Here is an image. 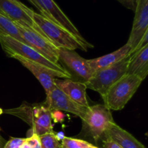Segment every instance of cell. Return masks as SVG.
Returning <instances> with one entry per match:
<instances>
[{
	"instance_id": "cell-1",
	"label": "cell",
	"mask_w": 148,
	"mask_h": 148,
	"mask_svg": "<svg viewBox=\"0 0 148 148\" xmlns=\"http://www.w3.org/2000/svg\"><path fill=\"white\" fill-rule=\"evenodd\" d=\"M31 17L34 23L38 26L47 38L56 47L75 51L76 49H79L85 51H86L88 49L93 48V46L85 39L82 40L78 38L72 33L42 14L33 11Z\"/></svg>"
},
{
	"instance_id": "cell-2",
	"label": "cell",
	"mask_w": 148,
	"mask_h": 148,
	"mask_svg": "<svg viewBox=\"0 0 148 148\" xmlns=\"http://www.w3.org/2000/svg\"><path fill=\"white\" fill-rule=\"evenodd\" d=\"M3 113L14 116L24 121L31 127L30 131L38 136L53 132L51 111L43 103H24L17 108L3 111Z\"/></svg>"
},
{
	"instance_id": "cell-3",
	"label": "cell",
	"mask_w": 148,
	"mask_h": 148,
	"mask_svg": "<svg viewBox=\"0 0 148 148\" xmlns=\"http://www.w3.org/2000/svg\"><path fill=\"white\" fill-rule=\"evenodd\" d=\"M143 80L139 77L126 74L101 96L103 104L110 110H122L137 92Z\"/></svg>"
},
{
	"instance_id": "cell-4",
	"label": "cell",
	"mask_w": 148,
	"mask_h": 148,
	"mask_svg": "<svg viewBox=\"0 0 148 148\" xmlns=\"http://www.w3.org/2000/svg\"><path fill=\"white\" fill-rule=\"evenodd\" d=\"M0 44L3 51L9 57L12 56H21L40 64L53 71L70 75L59 64L53 63L30 46L11 36L0 33Z\"/></svg>"
},
{
	"instance_id": "cell-5",
	"label": "cell",
	"mask_w": 148,
	"mask_h": 148,
	"mask_svg": "<svg viewBox=\"0 0 148 148\" xmlns=\"http://www.w3.org/2000/svg\"><path fill=\"white\" fill-rule=\"evenodd\" d=\"M130 58L131 54L111 66L95 71L90 79L85 82L87 89L96 91L101 96L103 95L113 84L126 75Z\"/></svg>"
},
{
	"instance_id": "cell-6",
	"label": "cell",
	"mask_w": 148,
	"mask_h": 148,
	"mask_svg": "<svg viewBox=\"0 0 148 148\" xmlns=\"http://www.w3.org/2000/svg\"><path fill=\"white\" fill-rule=\"evenodd\" d=\"M82 120L85 133L95 142L103 137L109 124L114 121L111 110L104 104L90 106Z\"/></svg>"
},
{
	"instance_id": "cell-7",
	"label": "cell",
	"mask_w": 148,
	"mask_h": 148,
	"mask_svg": "<svg viewBox=\"0 0 148 148\" xmlns=\"http://www.w3.org/2000/svg\"><path fill=\"white\" fill-rule=\"evenodd\" d=\"M59 63L72 77L77 79L78 82H88L94 73L88 59L79 56L75 50L59 48Z\"/></svg>"
},
{
	"instance_id": "cell-8",
	"label": "cell",
	"mask_w": 148,
	"mask_h": 148,
	"mask_svg": "<svg viewBox=\"0 0 148 148\" xmlns=\"http://www.w3.org/2000/svg\"><path fill=\"white\" fill-rule=\"evenodd\" d=\"M14 23L25 44L30 46L53 63L59 64V48L56 47L46 36L18 23Z\"/></svg>"
},
{
	"instance_id": "cell-9",
	"label": "cell",
	"mask_w": 148,
	"mask_h": 148,
	"mask_svg": "<svg viewBox=\"0 0 148 148\" xmlns=\"http://www.w3.org/2000/svg\"><path fill=\"white\" fill-rule=\"evenodd\" d=\"M30 3L40 11V14L66 29L78 38L85 40L76 26L53 0H31Z\"/></svg>"
},
{
	"instance_id": "cell-10",
	"label": "cell",
	"mask_w": 148,
	"mask_h": 148,
	"mask_svg": "<svg viewBox=\"0 0 148 148\" xmlns=\"http://www.w3.org/2000/svg\"><path fill=\"white\" fill-rule=\"evenodd\" d=\"M33 11V10L28 8L19 0H0V12L4 15L14 23H18L46 36L32 19L31 14Z\"/></svg>"
},
{
	"instance_id": "cell-11",
	"label": "cell",
	"mask_w": 148,
	"mask_h": 148,
	"mask_svg": "<svg viewBox=\"0 0 148 148\" xmlns=\"http://www.w3.org/2000/svg\"><path fill=\"white\" fill-rule=\"evenodd\" d=\"M43 104L49 111H66L77 116L81 119L88 110L87 107L82 106L71 99L56 85H54L50 92L46 94V101Z\"/></svg>"
},
{
	"instance_id": "cell-12",
	"label": "cell",
	"mask_w": 148,
	"mask_h": 148,
	"mask_svg": "<svg viewBox=\"0 0 148 148\" xmlns=\"http://www.w3.org/2000/svg\"><path fill=\"white\" fill-rule=\"evenodd\" d=\"M10 58H13V59H15L19 61L22 65L27 68L36 77V79L39 81L40 85L44 88L46 94L49 93L55 85L54 82H53L55 77L62 78V79H71L72 78L70 75L53 71L46 66L40 64L36 63L33 61H30L28 59L21 57V56H12Z\"/></svg>"
},
{
	"instance_id": "cell-13",
	"label": "cell",
	"mask_w": 148,
	"mask_h": 148,
	"mask_svg": "<svg viewBox=\"0 0 148 148\" xmlns=\"http://www.w3.org/2000/svg\"><path fill=\"white\" fill-rule=\"evenodd\" d=\"M132 28L127 44L131 49L130 54L135 53L139 43L148 31V0H137Z\"/></svg>"
},
{
	"instance_id": "cell-14",
	"label": "cell",
	"mask_w": 148,
	"mask_h": 148,
	"mask_svg": "<svg viewBox=\"0 0 148 148\" xmlns=\"http://www.w3.org/2000/svg\"><path fill=\"white\" fill-rule=\"evenodd\" d=\"M53 82L62 92L78 104L87 108L90 106L87 98V88L84 82L72 79H59L57 77L54 78Z\"/></svg>"
},
{
	"instance_id": "cell-15",
	"label": "cell",
	"mask_w": 148,
	"mask_h": 148,
	"mask_svg": "<svg viewBox=\"0 0 148 148\" xmlns=\"http://www.w3.org/2000/svg\"><path fill=\"white\" fill-rule=\"evenodd\" d=\"M103 137L113 140L121 148H146L132 134L121 128L114 121L109 124Z\"/></svg>"
},
{
	"instance_id": "cell-16",
	"label": "cell",
	"mask_w": 148,
	"mask_h": 148,
	"mask_svg": "<svg viewBox=\"0 0 148 148\" xmlns=\"http://www.w3.org/2000/svg\"><path fill=\"white\" fill-rule=\"evenodd\" d=\"M139 77L144 80L148 75V44L131 54L127 73Z\"/></svg>"
},
{
	"instance_id": "cell-17",
	"label": "cell",
	"mask_w": 148,
	"mask_h": 148,
	"mask_svg": "<svg viewBox=\"0 0 148 148\" xmlns=\"http://www.w3.org/2000/svg\"><path fill=\"white\" fill-rule=\"evenodd\" d=\"M130 52H131V49L126 43L122 47L117 49L115 51L108 53V54L101 56V57L95 58V59H88V63L93 72H95V71L108 67V66H111V65L120 62L124 58L128 56L129 55H130Z\"/></svg>"
},
{
	"instance_id": "cell-18",
	"label": "cell",
	"mask_w": 148,
	"mask_h": 148,
	"mask_svg": "<svg viewBox=\"0 0 148 148\" xmlns=\"http://www.w3.org/2000/svg\"><path fill=\"white\" fill-rule=\"evenodd\" d=\"M0 33L4 35H7L20 41L25 43L24 40L19 33L18 28L15 25L14 22L10 20L9 17L4 15L0 12Z\"/></svg>"
},
{
	"instance_id": "cell-19",
	"label": "cell",
	"mask_w": 148,
	"mask_h": 148,
	"mask_svg": "<svg viewBox=\"0 0 148 148\" xmlns=\"http://www.w3.org/2000/svg\"><path fill=\"white\" fill-rule=\"evenodd\" d=\"M41 148H59L61 144L56 139L53 132H48L39 136Z\"/></svg>"
},
{
	"instance_id": "cell-20",
	"label": "cell",
	"mask_w": 148,
	"mask_h": 148,
	"mask_svg": "<svg viewBox=\"0 0 148 148\" xmlns=\"http://www.w3.org/2000/svg\"><path fill=\"white\" fill-rule=\"evenodd\" d=\"M90 144L85 140L65 137L62 141L61 146L63 148H84Z\"/></svg>"
},
{
	"instance_id": "cell-21",
	"label": "cell",
	"mask_w": 148,
	"mask_h": 148,
	"mask_svg": "<svg viewBox=\"0 0 148 148\" xmlns=\"http://www.w3.org/2000/svg\"><path fill=\"white\" fill-rule=\"evenodd\" d=\"M28 137L25 138V142L30 148H41L40 137L36 134L32 132L30 130L28 132Z\"/></svg>"
},
{
	"instance_id": "cell-22",
	"label": "cell",
	"mask_w": 148,
	"mask_h": 148,
	"mask_svg": "<svg viewBox=\"0 0 148 148\" xmlns=\"http://www.w3.org/2000/svg\"><path fill=\"white\" fill-rule=\"evenodd\" d=\"M25 141V138L12 137L8 142L4 144V148H20Z\"/></svg>"
},
{
	"instance_id": "cell-23",
	"label": "cell",
	"mask_w": 148,
	"mask_h": 148,
	"mask_svg": "<svg viewBox=\"0 0 148 148\" xmlns=\"http://www.w3.org/2000/svg\"><path fill=\"white\" fill-rule=\"evenodd\" d=\"M119 2L121 3L123 6L127 7V9L134 11L136 7L137 0H117Z\"/></svg>"
},
{
	"instance_id": "cell-24",
	"label": "cell",
	"mask_w": 148,
	"mask_h": 148,
	"mask_svg": "<svg viewBox=\"0 0 148 148\" xmlns=\"http://www.w3.org/2000/svg\"><path fill=\"white\" fill-rule=\"evenodd\" d=\"M51 119L52 120H54L55 122H62L63 121L64 115L62 111H51Z\"/></svg>"
},
{
	"instance_id": "cell-25",
	"label": "cell",
	"mask_w": 148,
	"mask_h": 148,
	"mask_svg": "<svg viewBox=\"0 0 148 148\" xmlns=\"http://www.w3.org/2000/svg\"><path fill=\"white\" fill-rule=\"evenodd\" d=\"M103 143V148H121L117 143L110 139H104Z\"/></svg>"
},
{
	"instance_id": "cell-26",
	"label": "cell",
	"mask_w": 148,
	"mask_h": 148,
	"mask_svg": "<svg viewBox=\"0 0 148 148\" xmlns=\"http://www.w3.org/2000/svg\"><path fill=\"white\" fill-rule=\"evenodd\" d=\"M55 136H56V139H57V140L59 142L62 141V140H63V139L65 137L64 133L62 131L59 132H57V133H55Z\"/></svg>"
},
{
	"instance_id": "cell-27",
	"label": "cell",
	"mask_w": 148,
	"mask_h": 148,
	"mask_svg": "<svg viewBox=\"0 0 148 148\" xmlns=\"http://www.w3.org/2000/svg\"><path fill=\"white\" fill-rule=\"evenodd\" d=\"M20 148H30V146H29L28 145H27V143H26L25 141L24 143H23V145H22L20 146Z\"/></svg>"
},
{
	"instance_id": "cell-28",
	"label": "cell",
	"mask_w": 148,
	"mask_h": 148,
	"mask_svg": "<svg viewBox=\"0 0 148 148\" xmlns=\"http://www.w3.org/2000/svg\"><path fill=\"white\" fill-rule=\"evenodd\" d=\"M84 148H101V147H96V146L92 145V144H90L89 145H88V146H87V147H84Z\"/></svg>"
},
{
	"instance_id": "cell-29",
	"label": "cell",
	"mask_w": 148,
	"mask_h": 148,
	"mask_svg": "<svg viewBox=\"0 0 148 148\" xmlns=\"http://www.w3.org/2000/svg\"><path fill=\"white\" fill-rule=\"evenodd\" d=\"M4 141H1V140H0V148H4Z\"/></svg>"
},
{
	"instance_id": "cell-30",
	"label": "cell",
	"mask_w": 148,
	"mask_h": 148,
	"mask_svg": "<svg viewBox=\"0 0 148 148\" xmlns=\"http://www.w3.org/2000/svg\"><path fill=\"white\" fill-rule=\"evenodd\" d=\"M0 132H1V129H0ZM0 140H1V141H4V139H3L2 137H1V134H0Z\"/></svg>"
},
{
	"instance_id": "cell-31",
	"label": "cell",
	"mask_w": 148,
	"mask_h": 148,
	"mask_svg": "<svg viewBox=\"0 0 148 148\" xmlns=\"http://www.w3.org/2000/svg\"><path fill=\"white\" fill-rule=\"evenodd\" d=\"M2 114H3V110H2V108H0V115H1Z\"/></svg>"
},
{
	"instance_id": "cell-32",
	"label": "cell",
	"mask_w": 148,
	"mask_h": 148,
	"mask_svg": "<svg viewBox=\"0 0 148 148\" xmlns=\"http://www.w3.org/2000/svg\"><path fill=\"white\" fill-rule=\"evenodd\" d=\"M12 1H18V0H12Z\"/></svg>"
},
{
	"instance_id": "cell-33",
	"label": "cell",
	"mask_w": 148,
	"mask_h": 148,
	"mask_svg": "<svg viewBox=\"0 0 148 148\" xmlns=\"http://www.w3.org/2000/svg\"><path fill=\"white\" fill-rule=\"evenodd\" d=\"M28 1H30H30H31V0H28Z\"/></svg>"
},
{
	"instance_id": "cell-34",
	"label": "cell",
	"mask_w": 148,
	"mask_h": 148,
	"mask_svg": "<svg viewBox=\"0 0 148 148\" xmlns=\"http://www.w3.org/2000/svg\"><path fill=\"white\" fill-rule=\"evenodd\" d=\"M59 148H63V147H62V146H61V147H59Z\"/></svg>"
}]
</instances>
